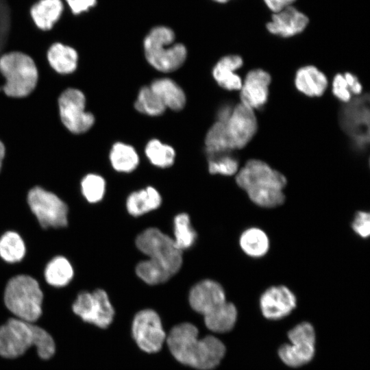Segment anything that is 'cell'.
<instances>
[{
  "mask_svg": "<svg viewBox=\"0 0 370 370\" xmlns=\"http://www.w3.org/2000/svg\"><path fill=\"white\" fill-rule=\"evenodd\" d=\"M136 245L149 258L136 267L137 275L147 284L165 282L182 267V251L158 228L149 227L141 232L136 238Z\"/></svg>",
  "mask_w": 370,
  "mask_h": 370,
  "instance_id": "6da1fadb",
  "label": "cell"
},
{
  "mask_svg": "<svg viewBox=\"0 0 370 370\" xmlns=\"http://www.w3.org/2000/svg\"><path fill=\"white\" fill-rule=\"evenodd\" d=\"M166 342L178 362L197 370L214 369L225 354L222 341L211 335L199 338L198 328L188 322L173 326L166 335Z\"/></svg>",
  "mask_w": 370,
  "mask_h": 370,
  "instance_id": "7a4b0ae2",
  "label": "cell"
},
{
  "mask_svg": "<svg viewBox=\"0 0 370 370\" xmlns=\"http://www.w3.org/2000/svg\"><path fill=\"white\" fill-rule=\"evenodd\" d=\"M236 182L259 207L273 208L285 201L286 177L260 160H248L238 171Z\"/></svg>",
  "mask_w": 370,
  "mask_h": 370,
  "instance_id": "3957f363",
  "label": "cell"
},
{
  "mask_svg": "<svg viewBox=\"0 0 370 370\" xmlns=\"http://www.w3.org/2000/svg\"><path fill=\"white\" fill-rule=\"evenodd\" d=\"M35 346L40 358H50L55 353L52 336L43 328L31 322L11 318L0 326V356L14 358Z\"/></svg>",
  "mask_w": 370,
  "mask_h": 370,
  "instance_id": "277c9868",
  "label": "cell"
},
{
  "mask_svg": "<svg viewBox=\"0 0 370 370\" xmlns=\"http://www.w3.org/2000/svg\"><path fill=\"white\" fill-rule=\"evenodd\" d=\"M173 30L164 25L153 27L145 36L143 48L147 61L156 70L169 73L178 69L185 62L187 49L174 43Z\"/></svg>",
  "mask_w": 370,
  "mask_h": 370,
  "instance_id": "5b68a950",
  "label": "cell"
},
{
  "mask_svg": "<svg viewBox=\"0 0 370 370\" xmlns=\"http://www.w3.org/2000/svg\"><path fill=\"white\" fill-rule=\"evenodd\" d=\"M43 295L38 282L31 276L11 278L4 292V302L17 319L33 323L42 314Z\"/></svg>",
  "mask_w": 370,
  "mask_h": 370,
  "instance_id": "8992f818",
  "label": "cell"
},
{
  "mask_svg": "<svg viewBox=\"0 0 370 370\" xmlns=\"http://www.w3.org/2000/svg\"><path fill=\"white\" fill-rule=\"evenodd\" d=\"M0 72L5 82L3 90L12 97H24L35 88L38 71L34 60L21 52H10L0 58Z\"/></svg>",
  "mask_w": 370,
  "mask_h": 370,
  "instance_id": "52a82bcc",
  "label": "cell"
},
{
  "mask_svg": "<svg viewBox=\"0 0 370 370\" xmlns=\"http://www.w3.org/2000/svg\"><path fill=\"white\" fill-rule=\"evenodd\" d=\"M339 123L354 145L363 149L369 143V97L364 95L345 103L339 112Z\"/></svg>",
  "mask_w": 370,
  "mask_h": 370,
  "instance_id": "ba28073f",
  "label": "cell"
},
{
  "mask_svg": "<svg viewBox=\"0 0 370 370\" xmlns=\"http://www.w3.org/2000/svg\"><path fill=\"white\" fill-rule=\"evenodd\" d=\"M27 202L42 227H60L66 225L68 208L56 195L35 186L28 193Z\"/></svg>",
  "mask_w": 370,
  "mask_h": 370,
  "instance_id": "9c48e42d",
  "label": "cell"
},
{
  "mask_svg": "<svg viewBox=\"0 0 370 370\" xmlns=\"http://www.w3.org/2000/svg\"><path fill=\"white\" fill-rule=\"evenodd\" d=\"M132 335L137 346L148 354L160 351L166 338L161 319L152 309H143L135 314Z\"/></svg>",
  "mask_w": 370,
  "mask_h": 370,
  "instance_id": "30bf717a",
  "label": "cell"
},
{
  "mask_svg": "<svg viewBox=\"0 0 370 370\" xmlns=\"http://www.w3.org/2000/svg\"><path fill=\"white\" fill-rule=\"evenodd\" d=\"M290 344L282 345L279 356L288 366L297 367L310 362L315 352V332L312 325L303 322L288 333Z\"/></svg>",
  "mask_w": 370,
  "mask_h": 370,
  "instance_id": "8fae6325",
  "label": "cell"
},
{
  "mask_svg": "<svg viewBox=\"0 0 370 370\" xmlns=\"http://www.w3.org/2000/svg\"><path fill=\"white\" fill-rule=\"evenodd\" d=\"M72 309L84 321L103 329L112 323L114 316V310L107 293L100 288L92 293H80Z\"/></svg>",
  "mask_w": 370,
  "mask_h": 370,
  "instance_id": "7c38bea8",
  "label": "cell"
},
{
  "mask_svg": "<svg viewBox=\"0 0 370 370\" xmlns=\"http://www.w3.org/2000/svg\"><path fill=\"white\" fill-rule=\"evenodd\" d=\"M58 105L61 121L72 133H84L93 125L95 117L85 110L86 98L79 90H64L59 97Z\"/></svg>",
  "mask_w": 370,
  "mask_h": 370,
  "instance_id": "4fadbf2b",
  "label": "cell"
},
{
  "mask_svg": "<svg viewBox=\"0 0 370 370\" xmlns=\"http://www.w3.org/2000/svg\"><path fill=\"white\" fill-rule=\"evenodd\" d=\"M222 123L226 140L232 151L242 149L247 145L258 128L254 110L242 103L234 106L230 117Z\"/></svg>",
  "mask_w": 370,
  "mask_h": 370,
  "instance_id": "5bb4252c",
  "label": "cell"
},
{
  "mask_svg": "<svg viewBox=\"0 0 370 370\" xmlns=\"http://www.w3.org/2000/svg\"><path fill=\"white\" fill-rule=\"evenodd\" d=\"M297 306L294 293L284 285L267 288L260 295V308L262 315L271 320L280 319L288 315Z\"/></svg>",
  "mask_w": 370,
  "mask_h": 370,
  "instance_id": "9a60e30c",
  "label": "cell"
},
{
  "mask_svg": "<svg viewBox=\"0 0 370 370\" xmlns=\"http://www.w3.org/2000/svg\"><path fill=\"white\" fill-rule=\"evenodd\" d=\"M188 300L192 309L204 317L225 303L226 296L219 282L206 279L190 289Z\"/></svg>",
  "mask_w": 370,
  "mask_h": 370,
  "instance_id": "2e32d148",
  "label": "cell"
},
{
  "mask_svg": "<svg viewBox=\"0 0 370 370\" xmlns=\"http://www.w3.org/2000/svg\"><path fill=\"white\" fill-rule=\"evenodd\" d=\"M271 80L269 73L262 69L250 71L241 88V103L252 110L262 108L267 101Z\"/></svg>",
  "mask_w": 370,
  "mask_h": 370,
  "instance_id": "e0dca14e",
  "label": "cell"
},
{
  "mask_svg": "<svg viewBox=\"0 0 370 370\" xmlns=\"http://www.w3.org/2000/svg\"><path fill=\"white\" fill-rule=\"evenodd\" d=\"M308 18L293 5L273 13L266 27L272 34L288 38L302 32L308 24Z\"/></svg>",
  "mask_w": 370,
  "mask_h": 370,
  "instance_id": "ac0fdd59",
  "label": "cell"
},
{
  "mask_svg": "<svg viewBox=\"0 0 370 370\" xmlns=\"http://www.w3.org/2000/svg\"><path fill=\"white\" fill-rule=\"evenodd\" d=\"M243 64V59L238 55H228L221 58L212 69V76L217 83L227 90H241L242 80L235 71Z\"/></svg>",
  "mask_w": 370,
  "mask_h": 370,
  "instance_id": "d6986e66",
  "label": "cell"
},
{
  "mask_svg": "<svg viewBox=\"0 0 370 370\" xmlns=\"http://www.w3.org/2000/svg\"><path fill=\"white\" fill-rule=\"evenodd\" d=\"M295 85L299 91L307 96L320 97L328 86V79L317 68L308 65L297 70Z\"/></svg>",
  "mask_w": 370,
  "mask_h": 370,
  "instance_id": "ffe728a7",
  "label": "cell"
},
{
  "mask_svg": "<svg viewBox=\"0 0 370 370\" xmlns=\"http://www.w3.org/2000/svg\"><path fill=\"white\" fill-rule=\"evenodd\" d=\"M149 87L160 99L166 108L178 111L184 107L186 101L185 93L173 79L167 77L156 79Z\"/></svg>",
  "mask_w": 370,
  "mask_h": 370,
  "instance_id": "44dd1931",
  "label": "cell"
},
{
  "mask_svg": "<svg viewBox=\"0 0 370 370\" xmlns=\"http://www.w3.org/2000/svg\"><path fill=\"white\" fill-rule=\"evenodd\" d=\"M239 246L243 253L249 257L260 258L269 251L270 241L263 230L258 227H250L241 234Z\"/></svg>",
  "mask_w": 370,
  "mask_h": 370,
  "instance_id": "7402d4cb",
  "label": "cell"
},
{
  "mask_svg": "<svg viewBox=\"0 0 370 370\" xmlns=\"http://www.w3.org/2000/svg\"><path fill=\"white\" fill-rule=\"evenodd\" d=\"M162 202L158 191L151 187L131 193L126 201L128 212L134 217L143 215L158 208Z\"/></svg>",
  "mask_w": 370,
  "mask_h": 370,
  "instance_id": "603a6c76",
  "label": "cell"
},
{
  "mask_svg": "<svg viewBox=\"0 0 370 370\" xmlns=\"http://www.w3.org/2000/svg\"><path fill=\"white\" fill-rule=\"evenodd\" d=\"M237 309L234 304L225 301L217 309L204 316L206 328L217 333L227 332L235 325Z\"/></svg>",
  "mask_w": 370,
  "mask_h": 370,
  "instance_id": "cb8c5ba5",
  "label": "cell"
},
{
  "mask_svg": "<svg viewBox=\"0 0 370 370\" xmlns=\"http://www.w3.org/2000/svg\"><path fill=\"white\" fill-rule=\"evenodd\" d=\"M62 10L61 0H40L32 7L31 16L38 28L48 30L58 20Z\"/></svg>",
  "mask_w": 370,
  "mask_h": 370,
  "instance_id": "d4e9b609",
  "label": "cell"
},
{
  "mask_svg": "<svg viewBox=\"0 0 370 370\" xmlns=\"http://www.w3.org/2000/svg\"><path fill=\"white\" fill-rule=\"evenodd\" d=\"M47 59L56 71L62 74H69L75 70L78 56L73 48L56 42L48 50Z\"/></svg>",
  "mask_w": 370,
  "mask_h": 370,
  "instance_id": "484cf974",
  "label": "cell"
},
{
  "mask_svg": "<svg viewBox=\"0 0 370 370\" xmlns=\"http://www.w3.org/2000/svg\"><path fill=\"white\" fill-rule=\"evenodd\" d=\"M109 158L113 169L119 172H132L139 164V157L136 149L121 142L112 145Z\"/></svg>",
  "mask_w": 370,
  "mask_h": 370,
  "instance_id": "4316f807",
  "label": "cell"
},
{
  "mask_svg": "<svg viewBox=\"0 0 370 370\" xmlns=\"http://www.w3.org/2000/svg\"><path fill=\"white\" fill-rule=\"evenodd\" d=\"M73 276V269L69 261L63 256L52 259L45 270V278L48 284L53 286H64Z\"/></svg>",
  "mask_w": 370,
  "mask_h": 370,
  "instance_id": "83f0119b",
  "label": "cell"
},
{
  "mask_svg": "<svg viewBox=\"0 0 370 370\" xmlns=\"http://www.w3.org/2000/svg\"><path fill=\"white\" fill-rule=\"evenodd\" d=\"M145 153L149 162L160 168L169 167L175 161L174 149L158 139L150 140L145 146Z\"/></svg>",
  "mask_w": 370,
  "mask_h": 370,
  "instance_id": "f1b7e54d",
  "label": "cell"
},
{
  "mask_svg": "<svg viewBox=\"0 0 370 370\" xmlns=\"http://www.w3.org/2000/svg\"><path fill=\"white\" fill-rule=\"evenodd\" d=\"M25 245L21 236L9 231L0 237V256L8 262H16L23 259Z\"/></svg>",
  "mask_w": 370,
  "mask_h": 370,
  "instance_id": "f546056e",
  "label": "cell"
},
{
  "mask_svg": "<svg viewBox=\"0 0 370 370\" xmlns=\"http://www.w3.org/2000/svg\"><path fill=\"white\" fill-rule=\"evenodd\" d=\"M174 243L181 250L190 248L195 242L197 234L193 228L188 214L180 213L173 220Z\"/></svg>",
  "mask_w": 370,
  "mask_h": 370,
  "instance_id": "4dcf8cb0",
  "label": "cell"
},
{
  "mask_svg": "<svg viewBox=\"0 0 370 370\" xmlns=\"http://www.w3.org/2000/svg\"><path fill=\"white\" fill-rule=\"evenodd\" d=\"M134 107L139 112L149 116L161 115L166 107L149 86H143L138 92Z\"/></svg>",
  "mask_w": 370,
  "mask_h": 370,
  "instance_id": "1f68e13d",
  "label": "cell"
},
{
  "mask_svg": "<svg viewBox=\"0 0 370 370\" xmlns=\"http://www.w3.org/2000/svg\"><path fill=\"white\" fill-rule=\"evenodd\" d=\"M208 158V171L211 174L230 176L238 172V160L233 151L210 155Z\"/></svg>",
  "mask_w": 370,
  "mask_h": 370,
  "instance_id": "d6a6232c",
  "label": "cell"
},
{
  "mask_svg": "<svg viewBox=\"0 0 370 370\" xmlns=\"http://www.w3.org/2000/svg\"><path fill=\"white\" fill-rule=\"evenodd\" d=\"M82 192L86 200L90 203H96L102 199L106 190L104 179L96 174H88L82 182Z\"/></svg>",
  "mask_w": 370,
  "mask_h": 370,
  "instance_id": "836d02e7",
  "label": "cell"
},
{
  "mask_svg": "<svg viewBox=\"0 0 370 370\" xmlns=\"http://www.w3.org/2000/svg\"><path fill=\"white\" fill-rule=\"evenodd\" d=\"M354 232L362 238H367L370 234V214L367 211H358L352 221Z\"/></svg>",
  "mask_w": 370,
  "mask_h": 370,
  "instance_id": "e575fe53",
  "label": "cell"
},
{
  "mask_svg": "<svg viewBox=\"0 0 370 370\" xmlns=\"http://www.w3.org/2000/svg\"><path fill=\"white\" fill-rule=\"evenodd\" d=\"M332 92L340 101L347 103L351 100L352 93L343 74H336L332 82Z\"/></svg>",
  "mask_w": 370,
  "mask_h": 370,
  "instance_id": "d590c367",
  "label": "cell"
},
{
  "mask_svg": "<svg viewBox=\"0 0 370 370\" xmlns=\"http://www.w3.org/2000/svg\"><path fill=\"white\" fill-rule=\"evenodd\" d=\"M69 5L72 12L75 14H80L88 11L90 8L94 7L97 3V0H65Z\"/></svg>",
  "mask_w": 370,
  "mask_h": 370,
  "instance_id": "8d00e7d4",
  "label": "cell"
},
{
  "mask_svg": "<svg viewBox=\"0 0 370 370\" xmlns=\"http://www.w3.org/2000/svg\"><path fill=\"white\" fill-rule=\"evenodd\" d=\"M343 75L347 81L351 93L360 95L362 92V86L358 77L350 73H345Z\"/></svg>",
  "mask_w": 370,
  "mask_h": 370,
  "instance_id": "74e56055",
  "label": "cell"
},
{
  "mask_svg": "<svg viewBox=\"0 0 370 370\" xmlns=\"http://www.w3.org/2000/svg\"><path fill=\"white\" fill-rule=\"evenodd\" d=\"M296 0H264L266 5L273 13L278 12L292 4Z\"/></svg>",
  "mask_w": 370,
  "mask_h": 370,
  "instance_id": "f35d334b",
  "label": "cell"
},
{
  "mask_svg": "<svg viewBox=\"0 0 370 370\" xmlns=\"http://www.w3.org/2000/svg\"><path fill=\"white\" fill-rule=\"evenodd\" d=\"M5 147L3 143L0 140V170L1 169L3 160L5 156Z\"/></svg>",
  "mask_w": 370,
  "mask_h": 370,
  "instance_id": "ab89813d",
  "label": "cell"
},
{
  "mask_svg": "<svg viewBox=\"0 0 370 370\" xmlns=\"http://www.w3.org/2000/svg\"><path fill=\"white\" fill-rule=\"evenodd\" d=\"M212 1H213L214 2H217V3H225L228 2L230 0H212Z\"/></svg>",
  "mask_w": 370,
  "mask_h": 370,
  "instance_id": "60d3db41",
  "label": "cell"
}]
</instances>
